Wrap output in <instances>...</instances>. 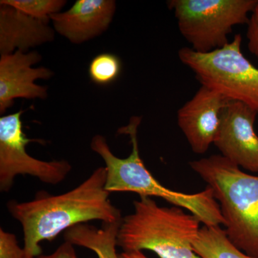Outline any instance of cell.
<instances>
[{
    "label": "cell",
    "instance_id": "obj_8",
    "mask_svg": "<svg viewBox=\"0 0 258 258\" xmlns=\"http://www.w3.org/2000/svg\"><path fill=\"white\" fill-rule=\"evenodd\" d=\"M257 115L240 102L228 101L214 141L222 156L252 172H258V136L254 128Z\"/></svg>",
    "mask_w": 258,
    "mask_h": 258
},
{
    "label": "cell",
    "instance_id": "obj_14",
    "mask_svg": "<svg viewBox=\"0 0 258 258\" xmlns=\"http://www.w3.org/2000/svg\"><path fill=\"white\" fill-rule=\"evenodd\" d=\"M195 253L201 258H254L237 248L220 226H204L193 242Z\"/></svg>",
    "mask_w": 258,
    "mask_h": 258
},
{
    "label": "cell",
    "instance_id": "obj_13",
    "mask_svg": "<svg viewBox=\"0 0 258 258\" xmlns=\"http://www.w3.org/2000/svg\"><path fill=\"white\" fill-rule=\"evenodd\" d=\"M120 222L103 223L101 228L88 224L74 226L64 232V241L93 251L98 258H119L116 247Z\"/></svg>",
    "mask_w": 258,
    "mask_h": 258
},
{
    "label": "cell",
    "instance_id": "obj_17",
    "mask_svg": "<svg viewBox=\"0 0 258 258\" xmlns=\"http://www.w3.org/2000/svg\"><path fill=\"white\" fill-rule=\"evenodd\" d=\"M0 258H27L23 247L19 246L14 234L0 228Z\"/></svg>",
    "mask_w": 258,
    "mask_h": 258
},
{
    "label": "cell",
    "instance_id": "obj_6",
    "mask_svg": "<svg viewBox=\"0 0 258 258\" xmlns=\"http://www.w3.org/2000/svg\"><path fill=\"white\" fill-rule=\"evenodd\" d=\"M257 0H170L180 33L191 48L208 53L225 46L236 25L247 24Z\"/></svg>",
    "mask_w": 258,
    "mask_h": 258
},
{
    "label": "cell",
    "instance_id": "obj_20",
    "mask_svg": "<svg viewBox=\"0 0 258 258\" xmlns=\"http://www.w3.org/2000/svg\"><path fill=\"white\" fill-rule=\"evenodd\" d=\"M119 258H149L142 252V251L134 252H123L119 254Z\"/></svg>",
    "mask_w": 258,
    "mask_h": 258
},
{
    "label": "cell",
    "instance_id": "obj_7",
    "mask_svg": "<svg viewBox=\"0 0 258 258\" xmlns=\"http://www.w3.org/2000/svg\"><path fill=\"white\" fill-rule=\"evenodd\" d=\"M23 111L0 118V191L8 192L18 175L34 176L45 184H60L72 170L69 161H45L29 155L26 146L44 141L30 139L23 130Z\"/></svg>",
    "mask_w": 258,
    "mask_h": 258
},
{
    "label": "cell",
    "instance_id": "obj_15",
    "mask_svg": "<svg viewBox=\"0 0 258 258\" xmlns=\"http://www.w3.org/2000/svg\"><path fill=\"white\" fill-rule=\"evenodd\" d=\"M120 59L114 54H98L91 61L88 75L93 83L99 86H108L115 82L121 73Z\"/></svg>",
    "mask_w": 258,
    "mask_h": 258
},
{
    "label": "cell",
    "instance_id": "obj_2",
    "mask_svg": "<svg viewBox=\"0 0 258 258\" xmlns=\"http://www.w3.org/2000/svg\"><path fill=\"white\" fill-rule=\"evenodd\" d=\"M141 121V117H132L128 125L118 130V133L128 135L132 144V153L124 159L115 157L104 137H93L91 149L105 162V189L110 193L130 191L140 197H157L174 206L189 210L205 225H224L225 220L220 205L210 186L196 194L178 192L161 185L149 172L139 155L137 132Z\"/></svg>",
    "mask_w": 258,
    "mask_h": 258
},
{
    "label": "cell",
    "instance_id": "obj_12",
    "mask_svg": "<svg viewBox=\"0 0 258 258\" xmlns=\"http://www.w3.org/2000/svg\"><path fill=\"white\" fill-rule=\"evenodd\" d=\"M50 20H40L10 5L0 4V53L26 52L31 47L52 42L55 30Z\"/></svg>",
    "mask_w": 258,
    "mask_h": 258
},
{
    "label": "cell",
    "instance_id": "obj_11",
    "mask_svg": "<svg viewBox=\"0 0 258 258\" xmlns=\"http://www.w3.org/2000/svg\"><path fill=\"white\" fill-rule=\"evenodd\" d=\"M115 11L113 0H77L67 11L50 16L54 29L74 44H81L106 31Z\"/></svg>",
    "mask_w": 258,
    "mask_h": 258
},
{
    "label": "cell",
    "instance_id": "obj_4",
    "mask_svg": "<svg viewBox=\"0 0 258 258\" xmlns=\"http://www.w3.org/2000/svg\"><path fill=\"white\" fill-rule=\"evenodd\" d=\"M134 208L122 218L117 235L123 252L147 249L160 258H201L193 249L201 229L196 215L179 207L161 208L150 197H140Z\"/></svg>",
    "mask_w": 258,
    "mask_h": 258
},
{
    "label": "cell",
    "instance_id": "obj_16",
    "mask_svg": "<svg viewBox=\"0 0 258 258\" xmlns=\"http://www.w3.org/2000/svg\"><path fill=\"white\" fill-rule=\"evenodd\" d=\"M66 0H1L0 4L10 5L25 14L43 20H50V16L60 13Z\"/></svg>",
    "mask_w": 258,
    "mask_h": 258
},
{
    "label": "cell",
    "instance_id": "obj_10",
    "mask_svg": "<svg viewBox=\"0 0 258 258\" xmlns=\"http://www.w3.org/2000/svg\"><path fill=\"white\" fill-rule=\"evenodd\" d=\"M41 60L38 52L17 50L2 55L0 58V113H3L14 104L16 98L45 99L47 88L35 84L38 79L47 80L53 76L45 67L32 66Z\"/></svg>",
    "mask_w": 258,
    "mask_h": 258
},
{
    "label": "cell",
    "instance_id": "obj_1",
    "mask_svg": "<svg viewBox=\"0 0 258 258\" xmlns=\"http://www.w3.org/2000/svg\"><path fill=\"white\" fill-rule=\"evenodd\" d=\"M106 181V168L101 166L68 192L50 195L42 191L30 202H8V212L23 227L27 258L42 254L40 242L54 240L74 226L93 220L121 221L120 210L111 203V193L105 189Z\"/></svg>",
    "mask_w": 258,
    "mask_h": 258
},
{
    "label": "cell",
    "instance_id": "obj_3",
    "mask_svg": "<svg viewBox=\"0 0 258 258\" xmlns=\"http://www.w3.org/2000/svg\"><path fill=\"white\" fill-rule=\"evenodd\" d=\"M213 191L234 245L258 258V176L244 172L222 155L189 163Z\"/></svg>",
    "mask_w": 258,
    "mask_h": 258
},
{
    "label": "cell",
    "instance_id": "obj_5",
    "mask_svg": "<svg viewBox=\"0 0 258 258\" xmlns=\"http://www.w3.org/2000/svg\"><path fill=\"white\" fill-rule=\"evenodd\" d=\"M242 35L237 34L225 46L200 53L191 47L179 50L180 61L191 70L202 86L237 101L258 114V69L242 53Z\"/></svg>",
    "mask_w": 258,
    "mask_h": 258
},
{
    "label": "cell",
    "instance_id": "obj_9",
    "mask_svg": "<svg viewBox=\"0 0 258 258\" xmlns=\"http://www.w3.org/2000/svg\"><path fill=\"white\" fill-rule=\"evenodd\" d=\"M228 100L211 88L201 86L177 112L180 129L195 154L207 152L216 137L222 112Z\"/></svg>",
    "mask_w": 258,
    "mask_h": 258
},
{
    "label": "cell",
    "instance_id": "obj_18",
    "mask_svg": "<svg viewBox=\"0 0 258 258\" xmlns=\"http://www.w3.org/2000/svg\"><path fill=\"white\" fill-rule=\"evenodd\" d=\"M247 25V47L249 52L258 60V0Z\"/></svg>",
    "mask_w": 258,
    "mask_h": 258
},
{
    "label": "cell",
    "instance_id": "obj_19",
    "mask_svg": "<svg viewBox=\"0 0 258 258\" xmlns=\"http://www.w3.org/2000/svg\"><path fill=\"white\" fill-rule=\"evenodd\" d=\"M35 258H79L75 250L74 245L64 241L55 251L50 254H40Z\"/></svg>",
    "mask_w": 258,
    "mask_h": 258
}]
</instances>
